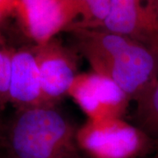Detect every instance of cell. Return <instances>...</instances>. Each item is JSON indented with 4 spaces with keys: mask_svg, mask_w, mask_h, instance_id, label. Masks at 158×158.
<instances>
[{
    "mask_svg": "<svg viewBox=\"0 0 158 158\" xmlns=\"http://www.w3.org/2000/svg\"><path fill=\"white\" fill-rule=\"evenodd\" d=\"M68 30L93 72L113 81L131 101L158 78V56L132 38L77 24Z\"/></svg>",
    "mask_w": 158,
    "mask_h": 158,
    "instance_id": "6da1fadb",
    "label": "cell"
},
{
    "mask_svg": "<svg viewBox=\"0 0 158 158\" xmlns=\"http://www.w3.org/2000/svg\"><path fill=\"white\" fill-rule=\"evenodd\" d=\"M77 130L57 106L16 108L3 124L0 150L5 158H88Z\"/></svg>",
    "mask_w": 158,
    "mask_h": 158,
    "instance_id": "7a4b0ae2",
    "label": "cell"
},
{
    "mask_svg": "<svg viewBox=\"0 0 158 158\" xmlns=\"http://www.w3.org/2000/svg\"><path fill=\"white\" fill-rule=\"evenodd\" d=\"M77 137L88 158H138L154 150V141L123 118H88Z\"/></svg>",
    "mask_w": 158,
    "mask_h": 158,
    "instance_id": "3957f363",
    "label": "cell"
},
{
    "mask_svg": "<svg viewBox=\"0 0 158 158\" xmlns=\"http://www.w3.org/2000/svg\"><path fill=\"white\" fill-rule=\"evenodd\" d=\"M98 27L130 37L158 56V16L153 0H110L109 13Z\"/></svg>",
    "mask_w": 158,
    "mask_h": 158,
    "instance_id": "277c9868",
    "label": "cell"
},
{
    "mask_svg": "<svg viewBox=\"0 0 158 158\" xmlns=\"http://www.w3.org/2000/svg\"><path fill=\"white\" fill-rule=\"evenodd\" d=\"M69 96L90 119L123 118L131 101L113 81L95 72L78 74Z\"/></svg>",
    "mask_w": 158,
    "mask_h": 158,
    "instance_id": "5b68a950",
    "label": "cell"
},
{
    "mask_svg": "<svg viewBox=\"0 0 158 158\" xmlns=\"http://www.w3.org/2000/svg\"><path fill=\"white\" fill-rule=\"evenodd\" d=\"M42 93L48 105L57 106L69 95L77 77L76 58L71 51L56 39L34 48Z\"/></svg>",
    "mask_w": 158,
    "mask_h": 158,
    "instance_id": "8992f818",
    "label": "cell"
},
{
    "mask_svg": "<svg viewBox=\"0 0 158 158\" xmlns=\"http://www.w3.org/2000/svg\"><path fill=\"white\" fill-rule=\"evenodd\" d=\"M15 6L27 33L36 46L55 39L77 18L68 0H17Z\"/></svg>",
    "mask_w": 158,
    "mask_h": 158,
    "instance_id": "52a82bcc",
    "label": "cell"
},
{
    "mask_svg": "<svg viewBox=\"0 0 158 158\" xmlns=\"http://www.w3.org/2000/svg\"><path fill=\"white\" fill-rule=\"evenodd\" d=\"M11 60L10 102L16 108L48 105L42 93L39 67L34 48L20 49L12 53Z\"/></svg>",
    "mask_w": 158,
    "mask_h": 158,
    "instance_id": "ba28073f",
    "label": "cell"
},
{
    "mask_svg": "<svg viewBox=\"0 0 158 158\" xmlns=\"http://www.w3.org/2000/svg\"><path fill=\"white\" fill-rule=\"evenodd\" d=\"M134 102V125L151 140H158V78Z\"/></svg>",
    "mask_w": 158,
    "mask_h": 158,
    "instance_id": "9c48e42d",
    "label": "cell"
},
{
    "mask_svg": "<svg viewBox=\"0 0 158 158\" xmlns=\"http://www.w3.org/2000/svg\"><path fill=\"white\" fill-rule=\"evenodd\" d=\"M82 19L77 25L85 27H99L107 17L110 0H68Z\"/></svg>",
    "mask_w": 158,
    "mask_h": 158,
    "instance_id": "30bf717a",
    "label": "cell"
},
{
    "mask_svg": "<svg viewBox=\"0 0 158 158\" xmlns=\"http://www.w3.org/2000/svg\"><path fill=\"white\" fill-rule=\"evenodd\" d=\"M11 55L0 50V110L3 111L6 104L10 102L9 89L11 80Z\"/></svg>",
    "mask_w": 158,
    "mask_h": 158,
    "instance_id": "8fae6325",
    "label": "cell"
},
{
    "mask_svg": "<svg viewBox=\"0 0 158 158\" xmlns=\"http://www.w3.org/2000/svg\"><path fill=\"white\" fill-rule=\"evenodd\" d=\"M17 0H0V19L10 7L16 6Z\"/></svg>",
    "mask_w": 158,
    "mask_h": 158,
    "instance_id": "7c38bea8",
    "label": "cell"
},
{
    "mask_svg": "<svg viewBox=\"0 0 158 158\" xmlns=\"http://www.w3.org/2000/svg\"><path fill=\"white\" fill-rule=\"evenodd\" d=\"M152 158H158V140L154 141V150H153Z\"/></svg>",
    "mask_w": 158,
    "mask_h": 158,
    "instance_id": "4fadbf2b",
    "label": "cell"
},
{
    "mask_svg": "<svg viewBox=\"0 0 158 158\" xmlns=\"http://www.w3.org/2000/svg\"><path fill=\"white\" fill-rule=\"evenodd\" d=\"M1 113H2V110H0V147H1V138H2V129H3V124L4 122L2 121L1 119Z\"/></svg>",
    "mask_w": 158,
    "mask_h": 158,
    "instance_id": "5bb4252c",
    "label": "cell"
},
{
    "mask_svg": "<svg viewBox=\"0 0 158 158\" xmlns=\"http://www.w3.org/2000/svg\"><path fill=\"white\" fill-rule=\"evenodd\" d=\"M153 2H154V6H155L156 11V14L158 16V0H153Z\"/></svg>",
    "mask_w": 158,
    "mask_h": 158,
    "instance_id": "9a60e30c",
    "label": "cell"
},
{
    "mask_svg": "<svg viewBox=\"0 0 158 158\" xmlns=\"http://www.w3.org/2000/svg\"><path fill=\"white\" fill-rule=\"evenodd\" d=\"M0 158H5V157H4V156H3V155H0Z\"/></svg>",
    "mask_w": 158,
    "mask_h": 158,
    "instance_id": "2e32d148",
    "label": "cell"
}]
</instances>
